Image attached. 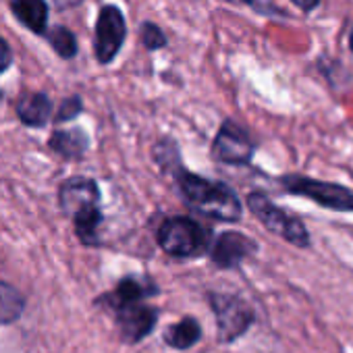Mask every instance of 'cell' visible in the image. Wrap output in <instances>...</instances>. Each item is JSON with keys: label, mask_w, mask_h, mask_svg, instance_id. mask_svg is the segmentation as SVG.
<instances>
[{"label": "cell", "mask_w": 353, "mask_h": 353, "mask_svg": "<svg viewBox=\"0 0 353 353\" xmlns=\"http://www.w3.org/2000/svg\"><path fill=\"white\" fill-rule=\"evenodd\" d=\"M170 172L174 174V181L179 185L181 196L185 198L190 208H194L198 214L212 219V221H221V223L241 221V214H243L241 202L227 183L210 181L200 174H194L185 170L181 162L172 164Z\"/></svg>", "instance_id": "6da1fadb"}, {"label": "cell", "mask_w": 353, "mask_h": 353, "mask_svg": "<svg viewBox=\"0 0 353 353\" xmlns=\"http://www.w3.org/2000/svg\"><path fill=\"white\" fill-rule=\"evenodd\" d=\"M158 245L172 258H194L206 252L208 231L194 219L172 216L158 227Z\"/></svg>", "instance_id": "7a4b0ae2"}, {"label": "cell", "mask_w": 353, "mask_h": 353, "mask_svg": "<svg viewBox=\"0 0 353 353\" xmlns=\"http://www.w3.org/2000/svg\"><path fill=\"white\" fill-rule=\"evenodd\" d=\"M281 185L285 192L307 198L322 208L336 212H353V190L349 188L318 181L303 174H285L281 176Z\"/></svg>", "instance_id": "3957f363"}, {"label": "cell", "mask_w": 353, "mask_h": 353, "mask_svg": "<svg viewBox=\"0 0 353 353\" xmlns=\"http://www.w3.org/2000/svg\"><path fill=\"white\" fill-rule=\"evenodd\" d=\"M248 208L256 214V219L274 235L283 237L295 248H307L310 245V233L301 221L287 214L283 208L274 206L272 200L260 192H254L248 196Z\"/></svg>", "instance_id": "277c9868"}, {"label": "cell", "mask_w": 353, "mask_h": 353, "mask_svg": "<svg viewBox=\"0 0 353 353\" xmlns=\"http://www.w3.org/2000/svg\"><path fill=\"white\" fill-rule=\"evenodd\" d=\"M208 299L216 316V332L221 343H233L254 324V310L241 297L229 293H210Z\"/></svg>", "instance_id": "5b68a950"}, {"label": "cell", "mask_w": 353, "mask_h": 353, "mask_svg": "<svg viewBox=\"0 0 353 353\" xmlns=\"http://www.w3.org/2000/svg\"><path fill=\"white\" fill-rule=\"evenodd\" d=\"M127 38V21L119 7L104 5L96 19L94 34V52L100 65H108L114 61L119 50L123 48Z\"/></svg>", "instance_id": "8992f818"}, {"label": "cell", "mask_w": 353, "mask_h": 353, "mask_svg": "<svg viewBox=\"0 0 353 353\" xmlns=\"http://www.w3.org/2000/svg\"><path fill=\"white\" fill-rule=\"evenodd\" d=\"M212 156L223 164L248 166L254 158V143L237 123L225 121L214 137Z\"/></svg>", "instance_id": "52a82bcc"}, {"label": "cell", "mask_w": 353, "mask_h": 353, "mask_svg": "<svg viewBox=\"0 0 353 353\" xmlns=\"http://www.w3.org/2000/svg\"><path fill=\"white\" fill-rule=\"evenodd\" d=\"M119 334L125 343H139L143 341L158 322V310L148 305L145 301L125 303L112 310Z\"/></svg>", "instance_id": "ba28073f"}, {"label": "cell", "mask_w": 353, "mask_h": 353, "mask_svg": "<svg viewBox=\"0 0 353 353\" xmlns=\"http://www.w3.org/2000/svg\"><path fill=\"white\" fill-rule=\"evenodd\" d=\"M59 200L63 212L73 221L88 212L100 210V190L94 179H85V176H75V179L65 181L61 185Z\"/></svg>", "instance_id": "9c48e42d"}, {"label": "cell", "mask_w": 353, "mask_h": 353, "mask_svg": "<svg viewBox=\"0 0 353 353\" xmlns=\"http://www.w3.org/2000/svg\"><path fill=\"white\" fill-rule=\"evenodd\" d=\"M256 250H258L256 241H252L248 235L235 233V231H227V233H223L214 241V248L210 252V258H212V262L221 270H229V268L239 266Z\"/></svg>", "instance_id": "30bf717a"}, {"label": "cell", "mask_w": 353, "mask_h": 353, "mask_svg": "<svg viewBox=\"0 0 353 353\" xmlns=\"http://www.w3.org/2000/svg\"><path fill=\"white\" fill-rule=\"evenodd\" d=\"M156 293H158V287L154 285V281L143 279V276H125L123 281H119V285L110 293L102 295L98 303L106 305L108 310H114L125 303L145 301L154 297Z\"/></svg>", "instance_id": "8fae6325"}, {"label": "cell", "mask_w": 353, "mask_h": 353, "mask_svg": "<svg viewBox=\"0 0 353 353\" xmlns=\"http://www.w3.org/2000/svg\"><path fill=\"white\" fill-rule=\"evenodd\" d=\"M13 17L38 36L48 34V5L46 0H11Z\"/></svg>", "instance_id": "7c38bea8"}, {"label": "cell", "mask_w": 353, "mask_h": 353, "mask_svg": "<svg viewBox=\"0 0 353 353\" xmlns=\"http://www.w3.org/2000/svg\"><path fill=\"white\" fill-rule=\"evenodd\" d=\"M17 117L28 127H44L52 117V102L42 92L23 94L17 100Z\"/></svg>", "instance_id": "4fadbf2b"}, {"label": "cell", "mask_w": 353, "mask_h": 353, "mask_svg": "<svg viewBox=\"0 0 353 353\" xmlns=\"http://www.w3.org/2000/svg\"><path fill=\"white\" fill-rule=\"evenodd\" d=\"M202 339V326L196 318L185 316L164 330V343L172 349H192Z\"/></svg>", "instance_id": "5bb4252c"}, {"label": "cell", "mask_w": 353, "mask_h": 353, "mask_svg": "<svg viewBox=\"0 0 353 353\" xmlns=\"http://www.w3.org/2000/svg\"><path fill=\"white\" fill-rule=\"evenodd\" d=\"M90 145L88 135L81 129H69V131H54L50 137V148L65 156V158H79L85 154Z\"/></svg>", "instance_id": "9a60e30c"}, {"label": "cell", "mask_w": 353, "mask_h": 353, "mask_svg": "<svg viewBox=\"0 0 353 353\" xmlns=\"http://www.w3.org/2000/svg\"><path fill=\"white\" fill-rule=\"evenodd\" d=\"M23 310H26L23 295L13 285L0 281V324L17 322Z\"/></svg>", "instance_id": "2e32d148"}, {"label": "cell", "mask_w": 353, "mask_h": 353, "mask_svg": "<svg viewBox=\"0 0 353 353\" xmlns=\"http://www.w3.org/2000/svg\"><path fill=\"white\" fill-rule=\"evenodd\" d=\"M46 38H48L52 50L61 59H67L69 61V59H73L77 54V38H75V34L71 30H67L63 26H57V28L48 30Z\"/></svg>", "instance_id": "e0dca14e"}, {"label": "cell", "mask_w": 353, "mask_h": 353, "mask_svg": "<svg viewBox=\"0 0 353 353\" xmlns=\"http://www.w3.org/2000/svg\"><path fill=\"white\" fill-rule=\"evenodd\" d=\"M141 42L148 50H160L166 46V36L156 23H143L141 26Z\"/></svg>", "instance_id": "ac0fdd59"}, {"label": "cell", "mask_w": 353, "mask_h": 353, "mask_svg": "<svg viewBox=\"0 0 353 353\" xmlns=\"http://www.w3.org/2000/svg\"><path fill=\"white\" fill-rule=\"evenodd\" d=\"M81 98L79 96H71V98H67L63 104H61V108H59V112H57V121L59 123H65V121H71V119H75L79 112H81Z\"/></svg>", "instance_id": "d6986e66"}, {"label": "cell", "mask_w": 353, "mask_h": 353, "mask_svg": "<svg viewBox=\"0 0 353 353\" xmlns=\"http://www.w3.org/2000/svg\"><path fill=\"white\" fill-rule=\"evenodd\" d=\"M11 61H13L11 50H9L7 42H5L3 38H0V73H5V71L11 67Z\"/></svg>", "instance_id": "ffe728a7"}, {"label": "cell", "mask_w": 353, "mask_h": 353, "mask_svg": "<svg viewBox=\"0 0 353 353\" xmlns=\"http://www.w3.org/2000/svg\"><path fill=\"white\" fill-rule=\"evenodd\" d=\"M83 3V0H52V5L59 9V11H69V9H75Z\"/></svg>", "instance_id": "44dd1931"}, {"label": "cell", "mask_w": 353, "mask_h": 353, "mask_svg": "<svg viewBox=\"0 0 353 353\" xmlns=\"http://www.w3.org/2000/svg\"><path fill=\"white\" fill-rule=\"evenodd\" d=\"M291 3H293L295 7H299L301 11L310 13V11H314V9L318 7V3H320V0H291Z\"/></svg>", "instance_id": "7402d4cb"}, {"label": "cell", "mask_w": 353, "mask_h": 353, "mask_svg": "<svg viewBox=\"0 0 353 353\" xmlns=\"http://www.w3.org/2000/svg\"><path fill=\"white\" fill-rule=\"evenodd\" d=\"M239 3H245V5H250V7H260L258 0H239Z\"/></svg>", "instance_id": "603a6c76"}, {"label": "cell", "mask_w": 353, "mask_h": 353, "mask_svg": "<svg viewBox=\"0 0 353 353\" xmlns=\"http://www.w3.org/2000/svg\"><path fill=\"white\" fill-rule=\"evenodd\" d=\"M349 48H351V52H353V28H351V32H349Z\"/></svg>", "instance_id": "cb8c5ba5"}]
</instances>
